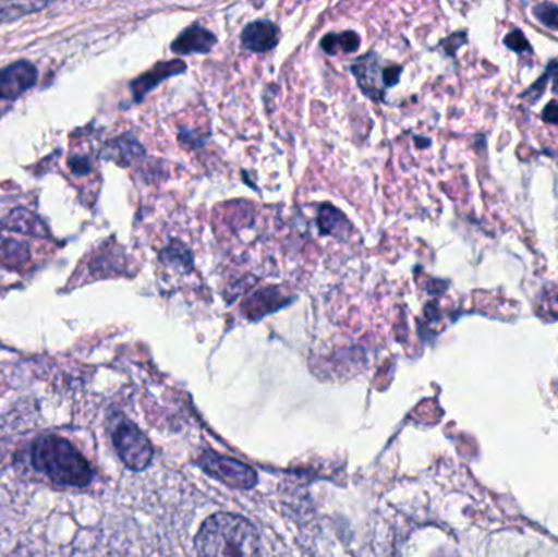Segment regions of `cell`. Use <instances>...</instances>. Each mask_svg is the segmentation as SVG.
<instances>
[{
  "mask_svg": "<svg viewBox=\"0 0 558 557\" xmlns=\"http://www.w3.org/2000/svg\"><path fill=\"white\" fill-rule=\"evenodd\" d=\"M195 546L199 557H258L262 542L244 517L216 513L203 523Z\"/></svg>",
  "mask_w": 558,
  "mask_h": 557,
  "instance_id": "obj_1",
  "label": "cell"
},
{
  "mask_svg": "<svg viewBox=\"0 0 558 557\" xmlns=\"http://www.w3.org/2000/svg\"><path fill=\"white\" fill-rule=\"evenodd\" d=\"M32 467L59 487H85L94 471L84 455L65 438L45 435L32 445Z\"/></svg>",
  "mask_w": 558,
  "mask_h": 557,
  "instance_id": "obj_2",
  "label": "cell"
},
{
  "mask_svg": "<svg viewBox=\"0 0 558 557\" xmlns=\"http://www.w3.org/2000/svg\"><path fill=\"white\" fill-rule=\"evenodd\" d=\"M111 437H113L118 457L130 470L143 471L149 467L154 458L153 445L133 422L121 419L114 425Z\"/></svg>",
  "mask_w": 558,
  "mask_h": 557,
  "instance_id": "obj_3",
  "label": "cell"
},
{
  "mask_svg": "<svg viewBox=\"0 0 558 557\" xmlns=\"http://www.w3.org/2000/svg\"><path fill=\"white\" fill-rule=\"evenodd\" d=\"M351 72L356 77L361 90L376 101H383L386 88L393 87L399 82L402 68H384L376 52L363 56L351 65Z\"/></svg>",
  "mask_w": 558,
  "mask_h": 557,
  "instance_id": "obj_4",
  "label": "cell"
},
{
  "mask_svg": "<svg viewBox=\"0 0 558 557\" xmlns=\"http://www.w3.org/2000/svg\"><path fill=\"white\" fill-rule=\"evenodd\" d=\"M199 467L209 476L225 483L232 489L247 491L257 484V473L247 464L232 458L219 457L216 453H205L199 458Z\"/></svg>",
  "mask_w": 558,
  "mask_h": 557,
  "instance_id": "obj_5",
  "label": "cell"
},
{
  "mask_svg": "<svg viewBox=\"0 0 558 557\" xmlns=\"http://www.w3.org/2000/svg\"><path fill=\"white\" fill-rule=\"evenodd\" d=\"M36 81H38V71L32 62H15L0 71V98L13 100L32 88Z\"/></svg>",
  "mask_w": 558,
  "mask_h": 557,
  "instance_id": "obj_6",
  "label": "cell"
},
{
  "mask_svg": "<svg viewBox=\"0 0 558 557\" xmlns=\"http://www.w3.org/2000/svg\"><path fill=\"white\" fill-rule=\"evenodd\" d=\"M216 41L215 33L195 23L180 33L179 38L172 43V49L177 55H206L215 48Z\"/></svg>",
  "mask_w": 558,
  "mask_h": 557,
  "instance_id": "obj_7",
  "label": "cell"
},
{
  "mask_svg": "<svg viewBox=\"0 0 558 557\" xmlns=\"http://www.w3.org/2000/svg\"><path fill=\"white\" fill-rule=\"evenodd\" d=\"M279 41V29L270 20H257L245 26L242 32V45L245 49L254 52H267L277 48Z\"/></svg>",
  "mask_w": 558,
  "mask_h": 557,
  "instance_id": "obj_8",
  "label": "cell"
},
{
  "mask_svg": "<svg viewBox=\"0 0 558 557\" xmlns=\"http://www.w3.org/2000/svg\"><path fill=\"white\" fill-rule=\"evenodd\" d=\"M185 62L180 61V59L160 62L156 68L150 69V71H147L146 74L141 75V77L133 82L134 97H136V100H141L147 92L153 90L160 82L166 81L167 77H172V75L182 74V72H185Z\"/></svg>",
  "mask_w": 558,
  "mask_h": 557,
  "instance_id": "obj_9",
  "label": "cell"
},
{
  "mask_svg": "<svg viewBox=\"0 0 558 557\" xmlns=\"http://www.w3.org/2000/svg\"><path fill=\"white\" fill-rule=\"evenodd\" d=\"M2 229L10 232H20V234L32 235V238H46L48 229L33 213L26 209H15L10 213L2 221Z\"/></svg>",
  "mask_w": 558,
  "mask_h": 557,
  "instance_id": "obj_10",
  "label": "cell"
},
{
  "mask_svg": "<svg viewBox=\"0 0 558 557\" xmlns=\"http://www.w3.org/2000/svg\"><path fill=\"white\" fill-rule=\"evenodd\" d=\"M279 301H281L279 291L275 290V288H268V290H262L255 293L254 296L248 300V303L245 304V310H247V314L252 319H258V317L274 313V311L284 306V304L279 303Z\"/></svg>",
  "mask_w": 558,
  "mask_h": 557,
  "instance_id": "obj_11",
  "label": "cell"
},
{
  "mask_svg": "<svg viewBox=\"0 0 558 557\" xmlns=\"http://www.w3.org/2000/svg\"><path fill=\"white\" fill-rule=\"evenodd\" d=\"M318 228L324 234L344 238L350 231V222L337 208L330 205L320 206L318 209Z\"/></svg>",
  "mask_w": 558,
  "mask_h": 557,
  "instance_id": "obj_12",
  "label": "cell"
},
{
  "mask_svg": "<svg viewBox=\"0 0 558 557\" xmlns=\"http://www.w3.org/2000/svg\"><path fill=\"white\" fill-rule=\"evenodd\" d=\"M360 48V36L354 32L330 33L322 39V49L328 55H338V52L357 51Z\"/></svg>",
  "mask_w": 558,
  "mask_h": 557,
  "instance_id": "obj_13",
  "label": "cell"
},
{
  "mask_svg": "<svg viewBox=\"0 0 558 557\" xmlns=\"http://www.w3.org/2000/svg\"><path fill=\"white\" fill-rule=\"evenodd\" d=\"M28 258V245L16 241V239L2 238L0 235V261L12 265V267H19V265L26 264Z\"/></svg>",
  "mask_w": 558,
  "mask_h": 557,
  "instance_id": "obj_14",
  "label": "cell"
},
{
  "mask_svg": "<svg viewBox=\"0 0 558 557\" xmlns=\"http://www.w3.org/2000/svg\"><path fill=\"white\" fill-rule=\"evenodd\" d=\"M48 3L38 2H0V23L13 22L20 16L45 9Z\"/></svg>",
  "mask_w": 558,
  "mask_h": 557,
  "instance_id": "obj_15",
  "label": "cell"
},
{
  "mask_svg": "<svg viewBox=\"0 0 558 557\" xmlns=\"http://www.w3.org/2000/svg\"><path fill=\"white\" fill-rule=\"evenodd\" d=\"M162 261L166 262V264L180 268V270H192L193 267L192 254H190L189 249L183 247L179 242H175V244L170 245V247L163 251Z\"/></svg>",
  "mask_w": 558,
  "mask_h": 557,
  "instance_id": "obj_16",
  "label": "cell"
},
{
  "mask_svg": "<svg viewBox=\"0 0 558 557\" xmlns=\"http://www.w3.org/2000/svg\"><path fill=\"white\" fill-rule=\"evenodd\" d=\"M111 149H113V153H111V159H118V157H123V160H121V164H124V166H128V164L131 162V160L134 159V157L140 156V154H143V147L137 144V141L131 140V137H121L120 141H117V143L111 144Z\"/></svg>",
  "mask_w": 558,
  "mask_h": 557,
  "instance_id": "obj_17",
  "label": "cell"
},
{
  "mask_svg": "<svg viewBox=\"0 0 558 557\" xmlns=\"http://www.w3.org/2000/svg\"><path fill=\"white\" fill-rule=\"evenodd\" d=\"M534 16L547 28L558 29V3H537L534 7Z\"/></svg>",
  "mask_w": 558,
  "mask_h": 557,
  "instance_id": "obj_18",
  "label": "cell"
},
{
  "mask_svg": "<svg viewBox=\"0 0 558 557\" xmlns=\"http://www.w3.org/2000/svg\"><path fill=\"white\" fill-rule=\"evenodd\" d=\"M556 72H558V61L553 62V64L549 65L546 74H544L543 77H541L539 81H537L536 84H534L533 87L523 95V98L530 100L531 104H536V101L543 97L544 92H546L547 82H549V78H553V75L556 74Z\"/></svg>",
  "mask_w": 558,
  "mask_h": 557,
  "instance_id": "obj_19",
  "label": "cell"
},
{
  "mask_svg": "<svg viewBox=\"0 0 558 557\" xmlns=\"http://www.w3.org/2000/svg\"><path fill=\"white\" fill-rule=\"evenodd\" d=\"M505 45L517 52L531 51L530 41H527L526 36H524V33L520 32V29L511 32L510 35L505 38Z\"/></svg>",
  "mask_w": 558,
  "mask_h": 557,
  "instance_id": "obj_20",
  "label": "cell"
},
{
  "mask_svg": "<svg viewBox=\"0 0 558 557\" xmlns=\"http://www.w3.org/2000/svg\"><path fill=\"white\" fill-rule=\"evenodd\" d=\"M465 33H458V35L451 36V38L446 39L445 46L448 55H454L456 49L459 46L464 45L465 43Z\"/></svg>",
  "mask_w": 558,
  "mask_h": 557,
  "instance_id": "obj_21",
  "label": "cell"
},
{
  "mask_svg": "<svg viewBox=\"0 0 558 557\" xmlns=\"http://www.w3.org/2000/svg\"><path fill=\"white\" fill-rule=\"evenodd\" d=\"M543 118L547 123L558 124V105L556 101H550V104L547 105L546 110L543 111Z\"/></svg>",
  "mask_w": 558,
  "mask_h": 557,
  "instance_id": "obj_22",
  "label": "cell"
},
{
  "mask_svg": "<svg viewBox=\"0 0 558 557\" xmlns=\"http://www.w3.org/2000/svg\"><path fill=\"white\" fill-rule=\"evenodd\" d=\"M554 94H558V72L556 74V78H554Z\"/></svg>",
  "mask_w": 558,
  "mask_h": 557,
  "instance_id": "obj_23",
  "label": "cell"
}]
</instances>
